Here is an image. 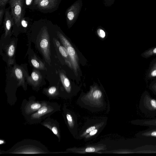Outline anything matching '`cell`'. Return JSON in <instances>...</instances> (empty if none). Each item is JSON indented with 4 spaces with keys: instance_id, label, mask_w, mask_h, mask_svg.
<instances>
[{
    "instance_id": "5b68a950",
    "label": "cell",
    "mask_w": 156,
    "mask_h": 156,
    "mask_svg": "<svg viewBox=\"0 0 156 156\" xmlns=\"http://www.w3.org/2000/svg\"><path fill=\"white\" fill-rule=\"evenodd\" d=\"M11 15L15 24L19 27L22 20L23 11L24 0H9Z\"/></svg>"
},
{
    "instance_id": "f546056e",
    "label": "cell",
    "mask_w": 156,
    "mask_h": 156,
    "mask_svg": "<svg viewBox=\"0 0 156 156\" xmlns=\"http://www.w3.org/2000/svg\"><path fill=\"white\" fill-rule=\"evenodd\" d=\"M100 35L102 37H104L105 35L104 31L102 30H100Z\"/></svg>"
},
{
    "instance_id": "ac0fdd59",
    "label": "cell",
    "mask_w": 156,
    "mask_h": 156,
    "mask_svg": "<svg viewBox=\"0 0 156 156\" xmlns=\"http://www.w3.org/2000/svg\"><path fill=\"white\" fill-rule=\"evenodd\" d=\"M60 76L62 82L67 92L69 91V87L70 85V83L69 79L66 77L63 74L61 73L60 74Z\"/></svg>"
},
{
    "instance_id": "4fadbf2b",
    "label": "cell",
    "mask_w": 156,
    "mask_h": 156,
    "mask_svg": "<svg viewBox=\"0 0 156 156\" xmlns=\"http://www.w3.org/2000/svg\"><path fill=\"white\" fill-rule=\"evenodd\" d=\"M59 90L57 86H52L44 89L43 93L50 99H56L60 97Z\"/></svg>"
},
{
    "instance_id": "6da1fadb",
    "label": "cell",
    "mask_w": 156,
    "mask_h": 156,
    "mask_svg": "<svg viewBox=\"0 0 156 156\" xmlns=\"http://www.w3.org/2000/svg\"><path fill=\"white\" fill-rule=\"evenodd\" d=\"M63 152H51L40 141L27 139L19 141L9 149L0 150V154H37L60 153Z\"/></svg>"
},
{
    "instance_id": "4dcf8cb0",
    "label": "cell",
    "mask_w": 156,
    "mask_h": 156,
    "mask_svg": "<svg viewBox=\"0 0 156 156\" xmlns=\"http://www.w3.org/2000/svg\"><path fill=\"white\" fill-rule=\"evenodd\" d=\"M32 1L33 0H26L25 3L27 5H29L31 4Z\"/></svg>"
},
{
    "instance_id": "1f68e13d",
    "label": "cell",
    "mask_w": 156,
    "mask_h": 156,
    "mask_svg": "<svg viewBox=\"0 0 156 156\" xmlns=\"http://www.w3.org/2000/svg\"><path fill=\"white\" fill-rule=\"evenodd\" d=\"M55 44H56V45L58 47H59L60 46V43L57 40H55Z\"/></svg>"
},
{
    "instance_id": "277c9868",
    "label": "cell",
    "mask_w": 156,
    "mask_h": 156,
    "mask_svg": "<svg viewBox=\"0 0 156 156\" xmlns=\"http://www.w3.org/2000/svg\"><path fill=\"white\" fill-rule=\"evenodd\" d=\"M44 101L36 100V98L33 96L30 97L28 100L24 99L21 108L22 115L26 118L34 113L42 107Z\"/></svg>"
},
{
    "instance_id": "e0dca14e",
    "label": "cell",
    "mask_w": 156,
    "mask_h": 156,
    "mask_svg": "<svg viewBox=\"0 0 156 156\" xmlns=\"http://www.w3.org/2000/svg\"><path fill=\"white\" fill-rule=\"evenodd\" d=\"M31 62L34 67L40 69H44V64L42 62L39 61L36 58H32L31 60Z\"/></svg>"
},
{
    "instance_id": "83f0119b",
    "label": "cell",
    "mask_w": 156,
    "mask_h": 156,
    "mask_svg": "<svg viewBox=\"0 0 156 156\" xmlns=\"http://www.w3.org/2000/svg\"><path fill=\"white\" fill-rule=\"evenodd\" d=\"M95 127L94 126H91L88 128L86 131V133H88L91 131L92 130L95 129Z\"/></svg>"
},
{
    "instance_id": "52a82bcc",
    "label": "cell",
    "mask_w": 156,
    "mask_h": 156,
    "mask_svg": "<svg viewBox=\"0 0 156 156\" xmlns=\"http://www.w3.org/2000/svg\"><path fill=\"white\" fill-rule=\"evenodd\" d=\"M40 123L42 126L49 129L57 137L58 142L60 141L61 137L60 131L59 122L56 119L49 116Z\"/></svg>"
},
{
    "instance_id": "f1b7e54d",
    "label": "cell",
    "mask_w": 156,
    "mask_h": 156,
    "mask_svg": "<svg viewBox=\"0 0 156 156\" xmlns=\"http://www.w3.org/2000/svg\"><path fill=\"white\" fill-rule=\"evenodd\" d=\"M98 132L97 129H94L90 132L89 135L90 136H92L96 134Z\"/></svg>"
},
{
    "instance_id": "4316f807",
    "label": "cell",
    "mask_w": 156,
    "mask_h": 156,
    "mask_svg": "<svg viewBox=\"0 0 156 156\" xmlns=\"http://www.w3.org/2000/svg\"><path fill=\"white\" fill-rule=\"evenodd\" d=\"M9 0H0V6H4L8 2Z\"/></svg>"
},
{
    "instance_id": "484cf974",
    "label": "cell",
    "mask_w": 156,
    "mask_h": 156,
    "mask_svg": "<svg viewBox=\"0 0 156 156\" xmlns=\"http://www.w3.org/2000/svg\"><path fill=\"white\" fill-rule=\"evenodd\" d=\"M95 149L93 147H88L85 149V151L87 152H95Z\"/></svg>"
},
{
    "instance_id": "ba28073f",
    "label": "cell",
    "mask_w": 156,
    "mask_h": 156,
    "mask_svg": "<svg viewBox=\"0 0 156 156\" xmlns=\"http://www.w3.org/2000/svg\"><path fill=\"white\" fill-rule=\"evenodd\" d=\"M135 136L148 142L156 144V126L149 127L147 129L139 132L135 134Z\"/></svg>"
},
{
    "instance_id": "8fae6325",
    "label": "cell",
    "mask_w": 156,
    "mask_h": 156,
    "mask_svg": "<svg viewBox=\"0 0 156 156\" xmlns=\"http://www.w3.org/2000/svg\"><path fill=\"white\" fill-rule=\"evenodd\" d=\"M14 20L9 11L5 10L4 16V23L5 30V36L6 37L10 32L11 28L13 24Z\"/></svg>"
},
{
    "instance_id": "cb8c5ba5",
    "label": "cell",
    "mask_w": 156,
    "mask_h": 156,
    "mask_svg": "<svg viewBox=\"0 0 156 156\" xmlns=\"http://www.w3.org/2000/svg\"><path fill=\"white\" fill-rule=\"evenodd\" d=\"M102 95L101 92L98 90H95L93 94L94 98L96 99H98L101 97Z\"/></svg>"
},
{
    "instance_id": "44dd1931",
    "label": "cell",
    "mask_w": 156,
    "mask_h": 156,
    "mask_svg": "<svg viewBox=\"0 0 156 156\" xmlns=\"http://www.w3.org/2000/svg\"><path fill=\"white\" fill-rule=\"evenodd\" d=\"M59 51L61 55L64 57H67L68 53L67 49L63 46H60L59 47Z\"/></svg>"
},
{
    "instance_id": "7a4b0ae2",
    "label": "cell",
    "mask_w": 156,
    "mask_h": 156,
    "mask_svg": "<svg viewBox=\"0 0 156 156\" xmlns=\"http://www.w3.org/2000/svg\"><path fill=\"white\" fill-rule=\"evenodd\" d=\"M60 106L55 102L45 101L41 108L34 113L25 118L30 124L41 123L43 120L54 113L60 111Z\"/></svg>"
},
{
    "instance_id": "30bf717a",
    "label": "cell",
    "mask_w": 156,
    "mask_h": 156,
    "mask_svg": "<svg viewBox=\"0 0 156 156\" xmlns=\"http://www.w3.org/2000/svg\"><path fill=\"white\" fill-rule=\"evenodd\" d=\"M42 76L38 71L34 70L30 76L27 77V80L29 84L32 86L34 89L37 90L41 83Z\"/></svg>"
},
{
    "instance_id": "5bb4252c",
    "label": "cell",
    "mask_w": 156,
    "mask_h": 156,
    "mask_svg": "<svg viewBox=\"0 0 156 156\" xmlns=\"http://www.w3.org/2000/svg\"><path fill=\"white\" fill-rule=\"evenodd\" d=\"M13 74L18 81V86H21L24 89L26 90V87L24 84V81L22 70L17 67H14L13 70Z\"/></svg>"
},
{
    "instance_id": "9c48e42d",
    "label": "cell",
    "mask_w": 156,
    "mask_h": 156,
    "mask_svg": "<svg viewBox=\"0 0 156 156\" xmlns=\"http://www.w3.org/2000/svg\"><path fill=\"white\" fill-rule=\"evenodd\" d=\"M59 0H34V4L39 10H49L55 8L58 4Z\"/></svg>"
},
{
    "instance_id": "7402d4cb",
    "label": "cell",
    "mask_w": 156,
    "mask_h": 156,
    "mask_svg": "<svg viewBox=\"0 0 156 156\" xmlns=\"http://www.w3.org/2000/svg\"><path fill=\"white\" fill-rule=\"evenodd\" d=\"M5 5L0 6V23L1 24L3 18L4 16L5 12Z\"/></svg>"
},
{
    "instance_id": "d4e9b609",
    "label": "cell",
    "mask_w": 156,
    "mask_h": 156,
    "mask_svg": "<svg viewBox=\"0 0 156 156\" xmlns=\"http://www.w3.org/2000/svg\"><path fill=\"white\" fill-rule=\"evenodd\" d=\"M67 17L69 20L70 21L72 20L74 17V12L72 11H69L67 14Z\"/></svg>"
},
{
    "instance_id": "ffe728a7",
    "label": "cell",
    "mask_w": 156,
    "mask_h": 156,
    "mask_svg": "<svg viewBox=\"0 0 156 156\" xmlns=\"http://www.w3.org/2000/svg\"><path fill=\"white\" fill-rule=\"evenodd\" d=\"M15 51V47L13 44H11L7 50V54L9 57H12L14 55Z\"/></svg>"
},
{
    "instance_id": "836d02e7",
    "label": "cell",
    "mask_w": 156,
    "mask_h": 156,
    "mask_svg": "<svg viewBox=\"0 0 156 156\" xmlns=\"http://www.w3.org/2000/svg\"><path fill=\"white\" fill-rule=\"evenodd\" d=\"M21 23L24 27H26L27 26V24L26 23V22H24V21H23L22 22H21Z\"/></svg>"
},
{
    "instance_id": "9a60e30c",
    "label": "cell",
    "mask_w": 156,
    "mask_h": 156,
    "mask_svg": "<svg viewBox=\"0 0 156 156\" xmlns=\"http://www.w3.org/2000/svg\"><path fill=\"white\" fill-rule=\"evenodd\" d=\"M133 151L135 153H156V146L146 145L138 147Z\"/></svg>"
},
{
    "instance_id": "8992f818",
    "label": "cell",
    "mask_w": 156,
    "mask_h": 156,
    "mask_svg": "<svg viewBox=\"0 0 156 156\" xmlns=\"http://www.w3.org/2000/svg\"><path fill=\"white\" fill-rule=\"evenodd\" d=\"M39 41V48L46 61L48 63L51 62L50 40L47 29L44 28L42 30Z\"/></svg>"
},
{
    "instance_id": "7c38bea8",
    "label": "cell",
    "mask_w": 156,
    "mask_h": 156,
    "mask_svg": "<svg viewBox=\"0 0 156 156\" xmlns=\"http://www.w3.org/2000/svg\"><path fill=\"white\" fill-rule=\"evenodd\" d=\"M131 123L134 125L151 127L156 126V117L144 119H136L132 121Z\"/></svg>"
},
{
    "instance_id": "d6a6232c",
    "label": "cell",
    "mask_w": 156,
    "mask_h": 156,
    "mask_svg": "<svg viewBox=\"0 0 156 156\" xmlns=\"http://www.w3.org/2000/svg\"><path fill=\"white\" fill-rule=\"evenodd\" d=\"M5 142L4 140H3V139H1L0 140V145L5 144Z\"/></svg>"
},
{
    "instance_id": "2e32d148",
    "label": "cell",
    "mask_w": 156,
    "mask_h": 156,
    "mask_svg": "<svg viewBox=\"0 0 156 156\" xmlns=\"http://www.w3.org/2000/svg\"><path fill=\"white\" fill-rule=\"evenodd\" d=\"M154 55H156V47L145 51L141 54L142 57L146 58Z\"/></svg>"
},
{
    "instance_id": "603a6c76",
    "label": "cell",
    "mask_w": 156,
    "mask_h": 156,
    "mask_svg": "<svg viewBox=\"0 0 156 156\" xmlns=\"http://www.w3.org/2000/svg\"><path fill=\"white\" fill-rule=\"evenodd\" d=\"M150 89L156 95V81L151 83L149 87Z\"/></svg>"
},
{
    "instance_id": "e575fe53",
    "label": "cell",
    "mask_w": 156,
    "mask_h": 156,
    "mask_svg": "<svg viewBox=\"0 0 156 156\" xmlns=\"http://www.w3.org/2000/svg\"><path fill=\"white\" fill-rule=\"evenodd\" d=\"M155 146H156V144L155 145Z\"/></svg>"
},
{
    "instance_id": "d6986e66",
    "label": "cell",
    "mask_w": 156,
    "mask_h": 156,
    "mask_svg": "<svg viewBox=\"0 0 156 156\" xmlns=\"http://www.w3.org/2000/svg\"><path fill=\"white\" fill-rule=\"evenodd\" d=\"M148 76L149 78L156 77V62L154 63L150 70Z\"/></svg>"
},
{
    "instance_id": "3957f363",
    "label": "cell",
    "mask_w": 156,
    "mask_h": 156,
    "mask_svg": "<svg viewBox=\"0 0 156 156\" xmlns=\"http://www.w3.org/2000/svg\"><path fill=\"white\" fill-rule=\"evenodd\" d=\"M138 108L145 116L150 118L156 116V100L152 97L147 91L141 96Z\"/></svg>"
}]
</instances>
